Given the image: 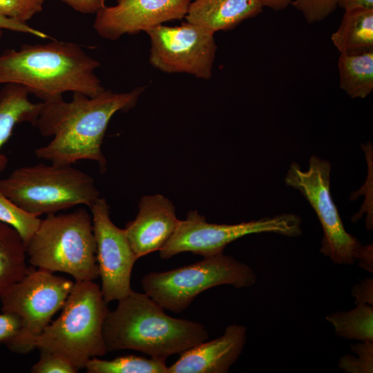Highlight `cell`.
Segmentation results:
<instances>
[{
  "mask_svg": "<svg viewBox=\"0 0 373 373\" xmlns=\"http://www.w3.org/2000/svg\"><path fill=\"white\" fill-rule=\"evenodd\" d=\"M100 287L75 281L59 316L34 341V348L60 356L78 370L107 353L102 328L109 311Z\"/></svg>",
  "mask_w": 373,
  "mask_h": 373,
  "instance_id": "obj_4",
  "label": "cell"
},
{
  "mask_svg": "<svg viewBox=\"0 0 373 373\" xmlns=\"http://www.w3.org/2000/svg\"><path fill=\"white\" fill-rule=\"evenodd\" d=\"M44 0H0V17L26 23L43 10Z\"/></svg>",
  "mask_w": 373,
  "mask_h": 373,
  "instance_id": "obj_25",
  "label": "cell"
},
{
  "mask_svg": "<svg viewBox=\"0 0 373 373\" xmlns=\"http://www.w3.org/2000/svg\"><path fill=\"white\" fill-rule=\"evenodd\" d=\"M357 356L345 354L338 361L339 367L347 373L373 372V342L364 341L350 346Z\"/></svg>",
  "mask_w": 373,
  "mask_h": 373,
  "instance_id": "obj_24",
  "label": "cell"
},
{
  "mask_svg": "<svg viewBox=\"0 0 373 373\" xmlns=\"http://www.w3.org/2000/svg\"><path fill=\"white\" fill-rule=\"evenodd\" d=\"M96 244V258L101 278L100 287L108 303L126 296L133 289L131 278L137 258L124 229L115 225L110 218V207L99 198L90 207Z\"/></svg>",
  "mask_w": 373,
  "mask_h": 373,
  "instance_id": "obj_12",
  "label": "cell"
},
{
  "mask_svg": "<svg viewBox=\"0 0 373 373\" xmlns=\"http://www.w3.org/2000/svg\"><path fill=\"white\" fill-rule=\"evenodd\" d=\"M0 221L15 229L26 247L41 219L21 209L0 190Z\"/></svg>",
  "mask_w": 373,
  "mask_h": 373,
  "instance_id": "obj_23",
  "label": "cell"
},
{
  "mask_svg": "<svg viewBox=\"0 0 373 373\" xmlns=\"http://www.w3.org/2000/svg\"><path fill=\"white\" fill-rule=\"evenodd\" d=\"M99 66L75 43L24 44L0 54V84L21 85L43 102L66 92L93 97L105 90L95 73Z\"/></svg>",
  "mask_w": 373,
  "mask_h": 373,
  "instance_id": "obj_2",
  "label": "cell"
},
{
  "mask_svg": "<svg viewBox=\"0 0 373 373\" xmlns=\"http://www.w3.org/2000/svg\"><path fill=\"white\" fill-rule=\"evenodd\" d=\"M260 0H193L185 19L213 32L227 31L260 14Z\"/></svg>",
  "mask_w": 373,
  "mask_h": 373,
  "instance_id": "obj_16",
  "label": "cell"
},
{
  "mask_svg": "<svg viewBox=\"0 0 373 373\" xmlns=\"http://www.w3.org/2000/svg\"><path fill=\"white\" fill-rule=\"evenodd\" d=\"M150 39L149 63L166 73H186L209 80L213 75L217 44L214 32L196 24H163L146 32Z\"/></svg>",
  "mask_w": 373,
  "mask_h": 373,
  "instance_id": "obj_11",
  "label": "cell"
},
{
  "mask_svg": "<svg viewBox=\"0 0 373 373\" xmlns=\"http://www.w3.org/2000/svg\"><path fill=\"white\" fill-rule=\"evenodd\" d=\"M26 247L17 231L0 221V297L27 274Z\"/></svg>",
  "mask_w": 373,
  "mask_h": 373,
  "instance_id": "obj_19",
  "label": "cell"
},
{
  "mask_svg": "<svg viewBox=\"0 0 373 373\" xmlns=\"http://www.w3.org/2000/svg\"><path fill=\"white\" fill-rule=\"evenodd\" d=\"M331 39L341 54L373 51V8L345 11Z\"/></svg>",
  "mask_w": 373,
  "mask_h": 373,
  "instance_id": "obj_18",
  "label": "cell"
},
{
  "mask_svg": "<svg viewBox=\"0 0 373 373\" xmlns=\"http://www.w3.org/2000/svg\"><path fill=\"white\" fill-rule=\"evenodd\" d=\"M145 88L139 86L124 93L104 90L93 97L74 92L70 102L63 97L42 102L35 126L42 136L53 138L37 148L35 156L59 165L92 160L104 172L106 160L102 145L108 123L117 112L133 108Z\"/></svg>",
  "mask_w": 373,
  "mask_h": 373,
  "instance_id": "obj_1",
  "label": "cell"
},
{
  "mask_svg": "<svg viewBox=\"0 0 373 373\" xmlns=\"http://www.w3.org/2000/svg\"><path fill=\"white\" fill-rule=\"evenodd\" d=\"M20 328L19 319L14 314L3 312L0 314V343H6Z\"/></svg>",
  "mask_w": 373,
  "mask_h": 373,
  "instance_id": "obj_28",
  "label": "cell"
},
{
  "mask_svg": "<svg viewBox=\"0 0 373 373\" xmlns=\"http://www.w3.org/2000/svg\"><path fill=\"white\" fill-rule=\"evenodd\" d=\"M77 369L59 355L40 350V357L33 365V373H76Z\"/></svg>",
  "mask_w": 373,
  "mask_h": 373,
  "instance_id": "obj_27",
  "label": "cell"
},
{
  "mask_svg": "<svg viewBox=\"0 0 373 373\" xmlns=\"http://www.w3.org/2000/svg\"><path fill=\"white\" fill-rule=\"evenodd\" d=\"M352 294L356 298L355 304L373 305V280L367 278L352 288Z\"/></svg>",
  "mask_w": 373,
  "mask_h": 373,
  "instance_id": "obj_30",
  "label": "cell"
},
{
  "mask_svg": "<svg viewBox=\"0 0 373 373\" xmlns=\"http://www.w3.org/2000/svg\"><path fill=\"white\" fill-rule=\"evenodd\" d=\"M4 30L30 34L41 39L50 38V37L45 32L35 29L28 26L27 23L15 21L5 17H0V39L3 36V32Z\"/></svg>",
  "mask_w": 373,
  "mask_h": 373,
  "instance_id": "obj_29",
  "label": "cell"
},
{
  "mask_svg": "<svg viewBox=\"0 0 373 373\" xmlns=\"http://www.w3.org/2000/svg\"><path fill=\"white\" fill-rule=\"evenodd\" d=\"M301 224L300 218L293 213L234 224H215L207 222L197 211H190L184 220H179L173 233L159 251L160 257L167 260L183 252L203 257L216 256L223 254L229 243L253 233H274L297 237L302 233Z\"/></svg>",
  "mask_w": 373,
  "mask_h": 373,
  "instance_id": "obj_10",
  "label": "cell"
},
{
  "mask_svg": "<svg viewBox=\"0 0 373 373\" xmlns=\"http://www.w3.org/2000/svg\"><path fill=\"white\" fill-rule=\"evenodd\" d=\"M291 4L310 23L325 19L338 6L337 0H293Z\"/></svg>",
  "mask_w": 373,
  "mask_h": 373,
  "instance_id": "obj_26",
  "label": "cell"
},
{
  "mask_svg": "<svg viewBox=\"0 0 373 373\" xmlns=\"http://www.w3.org/2000/svg\"><path fill=\"white\" fill-rule=\"evenodd\" d=\"M325 318L340 337L373 342V305L358 304L351 310L335 312Z\"/></svg>",
  "mask_w": 373,
  "mask_h": 373,
  "instance_id": "obj_21",
  "label": "cell"
},
{
  "mask_svg": "<svg viewBox=\"0 0 373 373\" xmlns=\"http://www.w3.org/2000/svg\"><path fill=\"white\" fill-rule=\"evenodd\" d=\"M247 341L245 326H227L223 334L182 353L168 373H227L242 354Z\"/></svg>",
  "mask_w": 373,
  "mask_h": 373,
  "instance_id": "obj_15",
  "label": "cell"
},
{
  "mask_svg": "<svg viewBox=\"0 0 373 373\" xmlns=\"http://www.w3.org/2000/svg\"><path fill=\"white\" fill-rule=\"evenodd\" d=\"M340 87L351 98H365L373 90V51L340 54Z\"/></svg>",
  "mask_w": 373,
  "mask_h": 373,
  "instance_id": "obj_20",
  "label": "cell"
},
{
  "mask_svg": "<svg viewBox=\"0 0 373 373\" xmlns=\"http://www.w3.org/2000/svg\"><path fill=\"white\" fill-rule=\"evenodd\" d=\"M96 14L95 32L111 41L124 35H134L185 17L191 0H115Z\"/></svg>",
  "mask_w": 373,
  "mask_h": 373,
  "instance_id": "obj_13",
  "label": "cell"
},
{
  "mask_svg": "<svg viewBox=\"0 0 373 373\" xmlns=\"http://www.w3.org/2000/svg\"><path fill=\"white\" fill-rule=\"evenodd\" d=\"M73 10L83 14H96L106 5V0H61Z\"/></svg>",
  "mask_w": 373,
  "mask_h": 373,
  "instance_id": "obj_31",
  "label": "cell"
},
{
  "mask_svg": "<svg viewBox=\"0 0 373 373\" xmlns=\"http://www.w3.org/2000/svg\"><path fill=\"white\" fill-rule=\"evenodd\" d=\"M0 190L18 207L39 217L79 204L90 207L99 192L93 178L72 165L38 164L0 179Z\"/></svg>",
  "mask_w": 373,
  "mask_h": 373,
  "instance_id": "obj_6",
  "label": "cell"
},
{
  "mask_svg": "<svg viewBox=\"0 0 373 373\" xmlns=\"http://www.w3.org/2000/svg\"><path fill=\"white\" fill-rule=\"evenodd\" d=\"M74 283L40 269L29 267L26 276L0 297L1 311L20 321L17 334L5 345L17 354H27L34 341L62 308Z\"/></svg>",
  "mask_w": 373,
  "mask_h": 373,
  "instance_id": "obj_9",
  "label": "cell"
},
{
  "mask_svg": "<svg viewBox=\"0 0 373 373\" xmlns=\"http://www.w3.org/2000/svg\"><path fill=\"white\" fill-rule=\"evenodd\" d=\"M29 91L16 84H6L0 88V173L6 169L8 159L1 152L17 124L28 122L35 126L42 102L33 103Z\"/></svg>",
  "mask_w": 373,
  "mask_h": 373,
  "instance_id": "obj_17",
  "label": "cell"
},
{
  "mask_svg": "<svg viewBox=\"0 0 373 373\" xmlns=\"http://www.w3.org/2000/svg\"><path fill=\"white\" fill-rule=\"evenodd\" d=\"M84 368L88 373H168L165 360L136 355H125L112 360L93 357Z\"/></svg>",
  "mask_w": 373,
  "mask_h": 373,
  "instance_id": "obj_22",
  "label": "cell"
},
{
  "mask_svg": "<svg viewBox=\"0 0 373 373\" xmlns=\"http://www.w3.org/2000/svg\"><path fill=\"white\" fill-rule=\"evenodd\" d=\"M337 4L345 11L361 8H373V0H337Z\"/></svg>",
  "mask_w": 373,
  "mask_h": 373,
  "instance_id": "obj_32",
  "label": "cell"
},
{
  "mask_svg": "<svg viewBox=\"0 0 373 373\" xmlns=\"http://www.w3.org/2000/svg\"><path fill=\"white\" fill-rule=\"evenodd\" d=\"M256 280V274L249 265L220 254L171 270L150 272L144 276L141 284L144 292L164 310L180 313L209 289L224 285L249 287Z\"/></svg>",
  "mask_w": 373,
  "mask_h": 373,
  "instance_id": "obj_8",
  "label": "cell"
},
{
  "mask_svg": "<svg viewBox=\"0 0 373 373\" xmlns=\"http://www.w3.org/2000/svg\"><path fill=\"white\" fill-rule=\"evenodd\" d=\"M331 169L329 161L312 155L306 171L291 163L285 182L298 190L316 213L323 230L320 252L337 265H350L358 260L372 273V245H363L345 230L330 193Z\"/></svg>",
  "mask_w": 373,
  "mask_h": 373,
  "instance_id": "obj_7",
  "label": "cell"
},
{
  "mask_svg": "<svg viewBox=\"0 0 373 373\" xmlns=\"http://www.w3.org/2000/svg\"><path fill=\"white\" fill-rule=\"evenodd\" d=\"M263 6L278 11L284 10L291 4L293 0H260Z\"/></svg>",
  "mask_w": 373,
  "mask_h": 373,
  "instance_id": "obj_33",
  "label": "cell"
},
{
  "mask_svg": "<svg viewBox=\"0 0 373 373\" xmlns=\"http://www.w3.org/2000/svg\"><path fill=\"white\" fill-rule=\"evenodd\" d=\"M117 301L103 324L107 352L131 350L166 361L209 337L202 323L169 316L144 292L132 290Z\"/></svg>",
  "mask_w": 373,
  "mask_h": 373,
  "instance_id": "obj_3",
  "label": "cell"
},
{
  "mask_svg": "<svg viewBox=\"0 0 373 373\" xmlns=\"http://www.w3.org/2000/svg\"><path fill=\"white\" fill-rule=\"evenodd\" d=\"M179 220L173 203L160 194L142 197L136 218L124 229L135 256L160 251L173 233Z\"/></svg>",
  "mask_w": 373,
  "mask_h": 373,
  "instance_id": "obj_14",
  "label": "cell"
},
{
  "mask_svg": "<svg viewBox=\"0 0 373 373\" xmlns=\"http://www.w3.org/2000/svg\"><path fill=\"white\" fill-rule=\"evenodd\" d=\"M26 247L29 263L37 269L64 272L75 281L99 277L92 217L84 208L47 215Z\"/></svg>",
  "mask_w": 373,
  "mask_h": 373,
  "instance_id": "obj_5",
  "label": "cell"
}]
</instances>
